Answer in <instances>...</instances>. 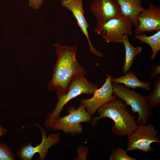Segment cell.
<instances>
[{
  "label": "cell",
  "instance_id": "603a6c76",
  "mask_svg": "<svg viewBox=\"0 0 160 160\" xmlns=\"http://www.w3.org/2000/svg\"><path fill=\"white\" fill-rule=\"evenodd\" d=\"M7 133L6 129L0 124V137L6 135Z\"/></svg>",
  "mask_w": 160,
  "mask_h": 160
},
{
  "label": "cell",
  "instance_id": "7402d4cb",
  "mask_svg": "<svg viewBox=\"0 0 160 160\" xmlns=\"http://www.w3.org/2000/svg\"><path fill=\"white\" fill-rule=\"evenodd\" d=\"M160 73V65H153L151 68V72L150 76L153 79L156 77L157 74Z\"/></svg>",
  "mask_w": 160,
  "mask_h": 160
},
{
  "label": "cell",
  "instance_id": "d6986e66",
  "mask_svg": "<svg viewBox=\"0 0 160 160\" xmlns=\"http://www.w3.org/2000/svg\"><path fill=\"white\" fill-rule=\"evenodd\" d=\"M15 156L7 145L0 142V160H13Z\"/></svg>",
  "mask_w": 160,
  "mask_h": 160
},
{
  "label": "cell",
  "instance_id": "e0dca14e",
  "mask_svg": "<svg viewBox=\"0 0 160 160\" xmlns=\"http://www.w3.org/2000/svg\"><path fill=\"white\" fill-rule=\"evenodd\" d=\"M154 89L150 95L145 96L146 100L152 108L160 105V77L159 76L156 81L153 82Z\"/></svg>",
  "mask_w": 160,
  "mask_h": 160
},
{
  "label": "cell",
  "instance_id": "6da1fadb",
  "mask_svg": "<svg viewBox=\"0 0 160 160\" xmlns=\"http://www.w3.org/2000/svg\"><path fill=\"white\" fill-rule=\"evenodd\" d=\"M53 45L57 58L53 67L52 76L48 84L47 89L50 92L56 91L58 97L66 93L68 84L74 75L82 74L85 76L87 72L85 68L76 60V45L62 46L57 42Z\"/></svg>",
  "mask_w": 160,
  "mask_h": 160
},
{
  "label": "cell",
  "instance_id": "8fae6325",
  "mask_svg": "<svg viewBox=\"0 0 160 160\" xmlns=\"http://www.w3.org/2000/svg\"><path fill=\"white\" fill-rule=\"evenodd\" d=\"M83 0H61L60 4L71 11L76 20L78 25L88 41L90 52L100 58H103L104 54L97 50L93 47L90 40L88 30L89 25L84 17L83 7Z\"/></svg>",
  "mask_w": 160,
  "mask_h": 160
},
{
  "label": "cell",
  "instance_id": "277c9868",
  "mask_svg": "<svg viewBox=\"0 0 160 160\" xmlns=\"http://www.w3.org/2000/svg\"><path fill=\"white\" fill-rule=\"evenodd\" d=\"M111 84L112 95L121 100L127 105H129L133 114H138L136 121L137 124H146L152 116V108L147 103L145 96L136 92L134 89L131 90L121 83L111 82Z\"/></svg>",
  "mask_w": 160,
  "mask_h": 160
},
{
  "label": "cell",
  "instance_id": "7c38bea8",
  "mask_svg": "<svg viewBox=\"0 0 160 160\" xmlns=\"http://www.w3.org/2000/svg\"><path fill=\"white\" fill-rule=\"evenodd\" d=\"M137 20L139 25L135 28L134 32L140 35L145 32H151L160 30V7L150 3L148 7L139 14Z\"/></svg>",
  "mask_w": 160,
  "mask_h": 160
},
{
  "label": "cell",
  "instance_id": "5bb4252c",
  "mask_svg": "<svg viewBox=\"0 0 160 160\" xmlns=\"http://www.w3.org/2000/svg\"><path fill=\"white\" fill-rule=\"evenodd\" d=\"M124 75V76L118 78H115L112 77L111 78V82L123 84L125 87L133 89L139 87L144 89L146 91L150 89L151 83L149 82H144L141 81L136 76L134 71L129 70Z\"/></svg>",
  "mask_w": 160,
  "mask_h": 160
},
{
  "label": "cell",
  "instance_id": "3957f363",
  "mask_svg": "<svg viewBox=\"0 0 160 160\" xmlns=\"http://www.w3.org/2000/svg\"><path fill=\"white\" fill-rule=\"evenodd\" d=\"M82 74L74 75L70 81L66 93L58 97V100L54 109L48 113L44 123L45 127L49 130L53 122L61 117L60 113L65 105L69 101L82 94L91 95L98 88V85L89 81Z\"/></svg>",
  "mask_w": 160,
  "mask_h": 160
},
{
  "label": "cell",
  "instance_id": "2e32d148",
  "mask_svg": "<svg viewBox=\"0 0 160 160\" xmlns=\"http://www.w3.org/2000/svg\"><path fill=\"white\" fill-rule=\"evenodd\" d=\"M133 36L141 43H145L150 46L152 49V54L150 59L154 60L158 52L160 49V30L157 31L151 36H147L143 33Z\"/></svg>",
  "mask_w": 160,
  "mask_h": 160
},
{
  "label": "cell",
  "instance_id": "ac0fdd59",
  "mask_svg": "<svg viewBox=\"0 0 160 160\" xmlns=\"http://www.w3.org/2000/svg\"><path fill=\"white\" fill-rule=\"evenodd\" d=\"M111 154L109 157L110 160H137L136 158L129 156L124 149L118 148L112 149Z\"/></svg>",
  "mask_w": 160,
  "mask_h": 160
},
{
  "label": "cell",
  "instance_id": "52a82bcc",
  "mask_svg": "<svg viewBox=\"0 0 160 160\" xmlns=\"http://www.w3.org/2000/svg\"><path fill=\"white\" fill-rule=\"evenodd\" d=\"M132 26L130 22L123 15L111 19L97 26L94 31L107 43H122L124 35H132Z\"/></svg>",
  "mask_w": 160,
  "mask_h": 160
},
{
  "label": "cell",
  "instance_id": "8992f818",
  "mask_svg": "<svg viewBox=\"0 0 160 160\" xmlns=\"http://www.w3.org/2000/svg\"><path fill=\"white\" fill-rule=\"evenodd\" d=\"M158 132L151 123L137 125L136 128L127 136L128 145L125 151L131 152L138 150L146 153L153 150L151 145L153 143H160L158 138Z\"/></svg>",
  "mask_w": 160,
  "mask_h": 160
},
{
  "label": "cell",
  "instance_id": "ffe728a7",
  "mask_svg": "<svg viewBox=\"0 0 160 160\" xmlns=\"http://www.w3.org/2000/svg\"><path fill=\"white\" fill-rule=\"evenodd\" d=\"M88 148L83 146H79L77 149L78 156L75 160H85L87 159Z\"/></svg>",
  "mask_w": 160,
  "mask_h": 160
},
{
  "label": "cell",
  "instance_id": "9c48e42d",
  "mask_svg": "<svg viewBox=\"0 0 160 160\" xmlns=\"http://www.w3.org/2000/svg\"><path fill=\"white\" fill-rule=\"evenodd\" d=\"M105 74L106 78L105 82L100 88L93 92V96L89 99H82L80 100V104L83 105L86 111L91 116L95 114L101 106L116 98L112 95L111 81L112 76L106 73Z\"/></svg>",
  "mask_w": 160,
  "mask_h": 160
},
{
  "label": "cell",
  "instance_id": "4fadbf2b",
  "mask_svg": "<svg viewBox=\"0 0 160 160\" xmlns=\"http://www.w3.org/2000/svg\"><path fill=\"white\" fill-rule=\"evenodd\" d=\"M123 15L127 18L135 28L139 25L137 17L144 8L142 0H117Z\"/></svg>",
  "mask_w": 160,
  "mask_h": 160
},
{
  "label": "cell",
  "instance_id": "7a4b0ae2",
  "mask_svg": "<svg viewBox=\"0 0 160 160\" xmlns=\"http://www.w3.org/2000/svg\"><path fill=\"white\" fill-rule=\"evenodd\" d=\"M127 105L117 97L100 107L97 111L98 115L92 118V126L96 124L98 120L106 117L112 119L114 124L112 132L119 136H127L137 127L135 116L128 110Z\"/></svg>",
  "mask_w": 160,
  "mask_h": 160
},
{
  "label": "cell",
  "instance_id": "44dd1931",
  "mask_svg": "<svg viewBox=\"0 0 160 160\" xmlns=\"http://www.w3.org/2000/svg\"><path fill=\"white\" fill-rule=\"evenodd\" d=\"M29 6L34 9H38L41 7L43 0H28Z\"/></svg>",
  "mask_w": 160,
  "mask_h": 160
},
{
  "label": "cell",
  "instance_id": "5b68a950",
  "mask_svg": "<svg viewBox=\"0 0 160 160\" xmlns=\"http://www.w3.org/2000/svg\"><path fill=\"white\" fill-rule=\"evenodd\" d=\"M68 115L56 119L50 128L54 130L62 131L66 134L76 135L82 133V122H91L92 118L81 104L78 108L71 106L67 111Z\"/></svg>",
  "mask_w": 160,
  "mask_h": 160
},
{
  "label": "cell",
  "instance_id": "ba28073f",
  "mask_svg": "<svg viewBox=\"0 0 160 160\" xmlns=\"http://www.w3.org/2000/svg\"><path fill=\"white\" fill-rule=\"evenodd\" d=\"M41 129L42 139L40 143L33 147L32 142L24 144L17 152V157L21 160H31L36 153L39 154V160H44L49 150L54 145H57L60 141V133H50L47 137L46 131L42 127L34 124Z\"/></svg>",
  "mask_w": 160,
  "mask_h": 160
},
{
  "label": "cell",
  "instance_id": "30bf717a",
  "mask_svg": "<svg viewBox=\"0 0 160 160\" xmlns=\"http://www.w3.org/2000/svg\"><path fill=\"white\" fill-rule=\"evenodd\" d=\"M90 8L96 17L97 26L123 16L117 0H94Z\"/></svg>",
  "mask_w": 160,
  "mask_h": 160
},
{
  "label": "cell",
  "instance_id": "9a60e30c",
  "mask_svg": "<svg viewBox=\"0 0 160 160\" xmlns=\"http://www.w3.org/2000/svg\"><path fill=\"white\" fill-rule=\"evenodd\" d=\"M122 43L124 44L125 49V61L122 67L123 73L125 74L132 66L134 58L142 52V47L141 46H132L127 34L123 36Z\"/></svg>",
  "mask_w": 160,
  "mask_h": 160
}]
</instances>
